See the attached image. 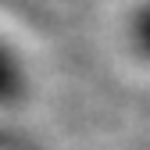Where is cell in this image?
<instances>
[{
	"instance_id": "1",
	"label": "cell",
	"mask_w": 150,
	"mask_h": 150,
	"mask_svg": "<svg viewBox=\"0 0 150 150\" xmlns=\"http://www.w3.org/2000/svg\"><path fill=\"white\" fill-rule=\"evenodd\" d=\"M129 40H132L136 54H143V57L150 61V0H143V4L136 7L132 22H129Z\"/></svg>"
},
{
	"instance_id": "2",
	"label": "cell",
	"mask_w": 150,
	"mask_h": 150,
	"mask_svg": "<svg viewBox=\"0 0 150 150\" xmlns=\"http://www.w3.org/2000/svg\"><path fill=\"white\" fill-rule=\"evenodd\" d=\"M22 89V75H18V64L7 50H0V97H14Z\"/></svg>"
}]
</instances>
